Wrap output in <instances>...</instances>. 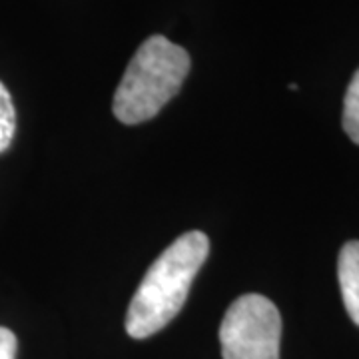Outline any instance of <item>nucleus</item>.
Listing matches in <instances>:
<instances>
[{"instance_id": "7ed1b4c3", "label": "nucleus", "mask_w": 359, "mask_h": 359, "mask_svg": "<svg viewBox=\"0 0 359 359\" xmlns=\"http://www.w3.org/2000/svg\"><path fill=\"white\" fill-rule=\"evenodd\" d=\"M280 341L282 316L266 295L238 297L219 325L224 359H280Z\"/></svg>"}, {"instance_id": "20e7f679", "label": "nucleus", "mask_w": 359, "mask_h": 359, "mask_svg": "<svg viewBox=\"0 0 359 359\" xmlns=\"http://www.w3.org/2000/svg\"><path fill=\"white\" fill-rule=\"evenodd\" d=\"M337 280L347 313L359 325V240H351L341 248L337 257Z\"/></svg>"}, {"instance_id": "f257e3e1", "label": "nucleus", "mask_w": 359, "mask_h": 359, "mask_svg": "<svg viewBox=\"0 0 359 359\" xmlns=\"http://www.w3.org/2000/svg\"><path fill=\"white\" fill-rule=\"evenodd\" d=\"M208 254L210 240L198 230L180 236L160 254L130 302L126 313L130 337L146 339L178 316Z\"/></svg>"}, {"instance_id": "39448f33", "label": "nucleus", "mask_w": 359, "mask_h": 359, "mask_svg": "<svg viewBox=\"0 0 359 359\" xmlns=\"http://www.w3.org/2000/svg\"><path fill=\"white\" fill-rule=\"evenodd\" d=\"M344 130L351 142L359 144V70L353 74L344 98Z\"/></svg>"}, {"instance_id": "f03ea898", "label": "nucleus", "mask_w": 359, "mask_h": 359, "mask_svg": "<svg viewBox=\"0 0 359 359\" xmlns=\"http://www.w3.org/2000/svg\"><path fill=\"white\" fill-rule=\"evenodd\" d=\"M190 72V54L154 34L142 42L114 94L112 110L122 124L152 120L182 88Z\"/></svg>"}, {"instance_id": "423d86ee", "label": "nucleus", "mask_w": 359, "mask_h": 359, "mask_svg": "<svg viewBox=\"0 0 359 359\" xmlns=\"http://www.w3.org/2000/svg\"><path fill=\"white\" fill-rule=\"evenodd\" d=\"M16 130V112H14L13 98L6 86L0 82V154L8 150Z\"/></svg>"}, {"instance_id": "0eeeda50", "label": "nucleus", "mask_w": 359, "mask_h": 359, "mask_svg": "<svg viewBox=\"0 0 359 359\" xmlns=\"http://www.w3.org/2000/svg\"><path fill=\"white\" fill-rule=\"evenodd\" d=\"M16 349H18V341L16 335L0 325V359H16Z\"/></svg>"}]
</instances>
